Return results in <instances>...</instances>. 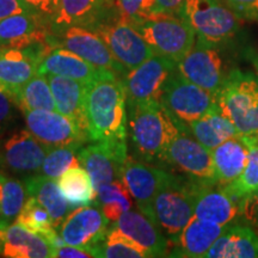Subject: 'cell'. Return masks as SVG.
I'll return each mask as SVG.
<instances>
[{
  "instance_id": "cell-40",
  "label": "cell",
  "mask_w": 258,
  "mask_h": 258,
  "mask_svg": "<svg viewBox=\"0 0 258 258\" xmlns=\"http://www.w3.org/2000/svg\"><path fill=\"white\" fill-rule=\"evenodd\" d=\"M238 17L258 22V0H222Z\"/></svg>"
},
{
  "instance_id": "cell-41",
  "label": "cell",
  "mask_w": 258,
  "mask_h": 258,
  "mask_svg": "<svg viewBox=\"0 0 258 258\" xmlns=\"http://www.w3.org/2000/svg\"><path fill=\"white\" fill-rule=\"evenodd\" d=\"M240 217L247 226L258 228V189L243 200L240 206Z\"/></svg>"
},
{
  "instance_id": "cell-17",
  "label": "cell",
  "mask_w": 258,
  "mask_h": 258,
  "mask_svg": "<svg viewBox=\"0 0 258 258\" xmlns=\"http://www.w3.org/2000/svg\"><path fill=\"white\" fill-rule=\"evenodd\" d=\"M170 173L127 158L122 166V180L137 203L138 209L153 219V202ZM154 220V219H153Z\"/></svg>"
},
{
  "instance_id": "cell-5",
  "label": "cell",
  "mask_w": 258,
  "mask_h": 258,
  "mask_svg": "<svg viewBox=\"0 0 258 258\" xmlns=\"http://www.w3.org/2000/svg\"><path fill=\"white\" fill-rule=\"evenodd\" d=\"M131 24L143 35L154 54L169 57L175 62H179L196 42L195 31L180 16L159 12Z\"/></svg>"
},
{
  "instance_id": "cell-36",
  "label": "cell",
  "mask_w": 258,
  "mask_h": 258,
  "mask_svg": "<svg viewBox=\"0 0 258 258\" xmlns=\"http://www.w3.org/2000/svg\"><path fill=\"white\" fill-rule=\"evenodd\" d=\"M27 192L22 182L0 175V220L10 222L18 217L27 202Z\"/></svg>"
},
{
  "instance_id": "cell-49",
  "label": "cell",
  "mask_w": 258,
  "mask_h": 258,
  "mask_svg": "<svg viewBox=\"0 0 258 258\" xmlns=\"http://www.w3.org/2000/svg\"><path fill=\"white\" fill-rule=\"evenodd\" d=\"M109 2H112V3H115V0H109Z\"/></svg>"
},
{
  "instance_id": "cell-12",
  "label": "cell",
  "mask_w": 258,
  "mask_h": 258,
  "mask_svg": "<svg viewBox=\"0 0 258 258\" xmlns=\"http://www.w3.org/2000/svg\"><path fill=\"white\" fill-rule=\"evenodd\" d=\"M177 70L184 78L213 95H217L222 88L228 74L218 47L209 46L199 40H196L189 53L177 62Z\"/></svg>"
},
{
  "instance_id": "cell-33",
  "label": "cell",
  "mask_w": 258,
  "mask_h": 258,
  "mask_svg": "<svg viewBox=\"0 0 258 258\" xmlns=\"http://www.w3.org/2000/svg\"><path fill=\"white\" fill-rule=\"evenodd\" d=\"M96 203L104 217L114 224L125 212L132 209V195L122 179L114 180L97 189Z\"/></svg>"
},
{
  "instance_id": "cell-43",
  "label": "cell",
  "mask_w": 258,
  "mask_h": 258,
  "mask_svg": "<svg viewBox=\"0 0 258 258\" xmlns=\"http://www.w3.org/2000/svg\"><path fill=\"white\" fill-rule=\"evenodd\" d=\"M24 2L32 12L46 18L49 23L56 14L57 5H59V0H24Z\"/></svg>"
},
{
  "instance_id": "cell-35",
  "label": "cell",
  "mask_w": 258,
  "mask_h": 258,
  "mask_svg": "<svg viewBox=\"0 0 258 258\" xmlns=\"http://www.w3.org/2000/svg\"><path fill=\"white\" fill-rule=\"evenodd\" d=\"M98 257L103 258H146L151 257L146 250L143 249L131 238L112 226L105 239L97 246Z\"/></svg>"
},
{
  "instance_id": "cell-46",
  "label": "cell",
  "mask_w": 258,
  "mask_h": 258,
  "mask_svg": "<svg viewBox=\"0 0 258 258\" xmlns=\"http://www.w3.org/2000/svg\"><path fill=\"white\" fill-rule=\"evenodd\" d=\"M158 14H169L180 16L184 0H156Z\"/></svg>"
},
{
  "instance_id": "cell-3",
  "label": "cell",
  "mask_w": 258,
  "mask_h": 258,
  "mask_svg": "<svg viewBox=\"0 0 258 258\" xmlns=\"http://www.w3.org/2000/svg\"><path fill=\"white\" fill-rule=\"evenodd\" d=\"M222 114L245 141H258V78L254 74L233 70L217 93Z\"/></svg>"
},
{
  "instance_id": "cell-48",
  "label": "cell",
  "mask_w": 258,
  "mask_h": 258,
  "mask_svg": "<svg viewBox=\"0 0 258 258\" xmlns=\"http://www.w3.org/2000/svg\"><path fill=\"white\" fill-rule=\"evenodd\" d=\"M245 141V140H244ZM250 143H256L258 145V141H250ZM257 161H258V152H257Z\"/></svg>"
},
{
  "instance_id": "cell-21",
  "label": "cell",
  "mask_w": 258,
  "mask_h": 258,
  "mask_svg": "<svg viewBox=\"0 0 258 258\" xmlns=\"http://www.w3.org/2000/svg\"><path fill=\"white\" fill-rule=\"evenodd\" d=\"M122 233L131 238L150 253L151 257L166 256L170 241L165 237L156 221L144 212H125L117 221L111 224Z\"/></svg>"
},
{
  "instance_id": "cell-39",
  "label": "cell",
  "mask_w": 258,
  "mask_h": 258,
  "mask_svg": "<svg viewBox=\"0 0 258 258\" xmlns=\"http://www.w3.org/2000/svg\"><path fill=\"white\" fill-rule=\"evenodd\" d=\"M121 18L129 23L152 17L157 12L156 0H115Z\"/></svg>"
},
{
  "instance_id": "cell-42",
  "label": "cell",
  "mask_w": 258,
  "mask_h": 258,
  "mask_svg": "<svg viewBox=\"0 0 258 258\" xmlns=\"http://www.w3.org/2000/svg\"><path fill=\"white\" fill-rule=\"evenodd\" d=\"M53 257L61 258H91L98 257V251L96 247H82L64 244L62 246L55 247L53 250Z\"/></svg>"
},
{
  "instance_id": "cell-1",
  "label": "cell",
  "mask_w": 258,
  "mask_h": 258,
  "mask_svg": "<svg viewBox=\"0 0 258 258\" xmlns=\"http://www.w3.org/2000/svg\"><path fill=\"white\" fill-rule=\"evenodd\" d=\"M127 92L117 74L109 72L86 84L85 110L89 139L127 144Z\"/></svg>"
},
{
  "instance_id": "cell-47",
  "label": "cell",
  "mask_w": 258,
  "mask_h": 258,
  "mask_svg": "<svg viewBox=\"0 0 258 258\" xmlns=\"http://www.w3.org/2000/svg\"><path fill=\"white\" fill-rule=\"evenodd\" d=\"M254 66H256V69H257V73H258V56H257V59L254 60Z\"/></svg>"
},
{
  "instance_id": "cell-2",
  "label": "cell",
  "mask_w": 258,
  "mask_h": 258,
  "mask_svg": "<svg viewBox=\"0 0 258 258\" xmlns=\"http://www.w3.org/2000/svg\"><path fill=\"white\" fill-rule=\"evenodd\" d=\"M129 105V127L135 150L145 161H165L171 143L184 128L161 103Z\"/></svg>"
},
{
  "instance_id": "cell-31",
  "label": "cell",
  "mask_w": 258,
  "mask_h": 258,
  "mask_svg": "<svg viewBox=\"0 0 258 258\" xmlns=\"http://www.w3.org/2000/svg\"><path fill=\"white\" fill-rule=\"evenodd\" d=\"M61 191L74 208L90 206L96 202V189L85 167L77 166L67 170L57 178Z\"/></svg>"
},
{
  "instance_id": "cell-7",
  "label": "cell",
  "mask_w": 258,
  "mask_h": 258,
  "mask_svg": "<svg viewBox=\"0 0 258 258\" xmlns=\"http://www.w3.org/2000/svg\"><path fill=\"white\" fill-rule=\"evenodd\" d=\"M160 103L186 129L217 105V96L184 78L177 70L167 82Z\"/></svg>"
},
{
  "instance_id": "cell-27",
  "label": "cell",
  "mask_w": 258,
  "mask_h": 258,
  "mask_svg": "<svg viewBox=\"0 0 258 258\" xmlns=\"http://www.w3.org/2000/svg\"><path fill=\"white\" fill-rule=\"evenodd\" d=\"M207 258L258 257V235L247 225H227L206 254Z\"/></svg>"
},
{
  "instance_id": "cell-24",
  "label": "cell",
  "mask_w": 258,
  "mask_h": 258,
  "mask_svg": "<svg viewBox=\"0 0 258 258\" xmlns=\"http://www.w3.org/2000/svg\"><path fill=\"white\" fill-rule=\"evenodd\" d=\"M109 0H59L50 28L83 27L92 29L111 17Z\"/></svg>"
},
{
  "instance_id": "cell-37",
  "label": "cell",
  "mask_w": 258,
  "mask_h": 258,
  "mask_svg": "<svg viewBox=\"0 0 258 258\" xmlns=\"http://www.w3.org/2000/svg\"><path fill=\"white\" fill-rule=\"evenodd\" d=\"M16 221L35 233L44 235L48 240L57 233L56 226L49 212L31 196L25 202L21 213L16 218Z\"/></svg>"
},
{
  "instance_id": "cell-29",
  "label": "cell",
  "mask_w": 258,
  "mask_h": 258,
  "mask_svg": "<svg viewBox=\"0 0 258 258\" xmlns=\"http://www.w3.org/2000/svg\"><path fill=\"white\" fill-rule=\"evenodd\" d=\"M25 188L31 198L36 199L49 212L56 228L60 227L67 215L74 209L64 198L55 179L43 175L34 176L25 180Z\"/></svg>"
},
{
  "instance_id": "cell-32",
  "label": "cell",
  "mask_w": 258,
  "mask_h": 258,
  "mask_svg": "<svg viewBox=\"0 0 258 258\" xmlns=\"http://www.w3.org/2000/svg\"><path fill=\"white\" fill-rule=\"evenodd\" d=\"M14 101L21 110H56L47 76L37 73L22 86Z\"/></svg>"
},
{
  "instance_id": "cell-45",
  "label": "cell",
  "mask_w": 258,
  "mask_h": 258,
  "mask_svg": "<svg viewBox=\"0 0 258 258\" xmlns=\"http://www.w3.org/2000/svg\"><path fill=\"white\" fill-rule=\"evenodd\" d=\"M12 101L14 99L0 89V132L4 131V128L8 127L12 120V115H14Z\"/></svg>"
},
{
  "instance_id": "cell-26",
  "label": "cell",
  "mask_w": 258,
  "mask_h": 258,
  "mask_svg": "<svg viewBox=\"0 0 258 258\" xmlns=\"http://www.w3.org/2000/svg\"><path fill=\"white\" fill-rule=\"evenodd\" d=\"M226 226L196 218L194 215L175 243L176 249L171 256L177 257H206V254L222 234Z\"/></svg>"
},
{
  "instance_id": "cell-25",
  "label": "cell",
  "mask_w": 258,
  "mask_h": 258,
  "mask_svg": "<svg viewBox=\"0 0 258 258\" xmlns=\"http://www.w3.org/2000/svg\"><path fill=\"white\" fill-rule=\"evenodd\" d=\"M47 78L55 101L56 111L70 117L88 134L84 110L86 84L56 74H47Z\"/></svg>"
},
{
  "instance_id": "cell-14",
  "label": "cell",
  "mask_w": 258,
  "mask_h": 258,
  "mask_svg": "<svg viewBox=\"0 0 258 258\" xmlns=\"http://www.w3.org/2000/svg\"><path fill=\"white\" fill-rule=\"evenodd\" d=\"M28 131L48 147L83 145L89 137L76 122L56 110H22Z\"/></svg>"
},
{
  "instance_id": "cell-20",
  "label": "cell",
  "mask_w": 258,
  "mask_h": 258,
  "mask_svg": "<svg viewBox=\"0 0 258 258\" xmlns=\"http://www.w3.org/2000/svg\"><path fill=\"white\" fill-rule=\"evenodd\" d=\"M240 206L220 185L194 183V215L196 218L227 226L240 215Z\"/></svg>"
},
{
  "instance_id": "cell-9",
  "label": "cell",
  "mask_w": 258,
  "mask_h": 258,
  "mask_svg": "<svg viewBox=\"0 0 258 258\" xmlns=\"http://www.w3.org/2000/svg\"><path fill=\"white\" fill-rule=\"evenodd\" d=\"M176 71L177 62L158 54L129 70L123 80L128 104L160 103L166 84Z\"/></svg>"
},
{
  "instance_id": "cell-16",
  "label": "cell",
  "mask_w": 258,
  "mask_h": 258,
  "mask_svg": "<svg viewBox=\"0 0 258 258\" xmlns=\"http://www.w3.org/2000/svg\"><path fill=\"white\" fill-rule=\"evenodd\" d=\"M109 224L101 208L84 206L67 215L59 227L60 235L69 245L96 247L105 239Z\"/></svg>"
},
{
  "instance_id": "cell-19",
  "label": "cell",
  "mask_w": 258,
  "mask_h": 258,
  "mask_svg": "<svg viewBox=\"0 0 258 258\" xmlns=\"http://www.w3.org/2000/svg\"><path fill=\"white\" fill-rule=\"evenodd\" d=\"M53 245L44 235L18 224L0 220V256L8 258L53 257Z\"/></svg>"
},
{
  "instance_id": "cell-38",
  "label": "cell",
  "mask_w": 258,
  "mask_h": 258,
  "mask_svg": "<svg viewBox=\"0 0 258 258\" xmlns=\"http://www.w3.org/2000/svg\"><path fill=\"white\" fill-rule=\"evenodd\" d=\"M245 143L250 148V157L244 171L233 182L226 185H220L234 201L239 202L240 205L249 194L258 189V145L256 143H250V141H245Z\"/></svg>"
},
{
  "instance_id": "cell-8",
  "label": "cell",
  "mask_w": 258,
  "mask_h": 258,
  "mask_svg": "<svg viewBox=\"0 0 258 258\" xmlns=\"http://www.w3.org/2000/svg\"><path fill=\"white\" fill-rule=\"evenodd\" d=\"M110 49L111 54L124 70H133L154 55L143 35L129 22L117 16H111L92 29Z\"/></svg>"
},
{
  "instance_id": "cell-15",
  "label": "cell",
  "mask_w": 258,
  "mask_h": 258,
  "mask_svg": "<svg viewBox=\"0 0 258 258\" xmlns=\"http://www.w3.org/2000/svg\"><path fill=\"white\" fill-rule=\"evenodd\" d=\"M79 160L91 177L95 189L122 179V166L127 159V144L96 141L80 148Z\"/></svg>"
},
{
  "instance_id": "cell-22",
  "label": "cell",
  "mask_w": 258,
  "mask_h": 258,
  "mask_svg": "<svg viewBox=\"0 0 258 258\" xmlns=\"http://www.w3.org/2000/svg\"><path fill=\"white\" fill-rule=\"evenodd\" d=\"M110 71H105L93 66L78 54L66 48L50 46L38 63V73L56 74L69 77L78 82L89 84Z\"/></svg>"
},
{
  "instance_id": "cell-18",
  "label": "cell",
  "mask_w": 258,
  "mask_h": 258,
  "mask_svg": "<svg viewBox=\"0 0 258 258\" xmlns=\"http://www.w3.org/2000/svg\"><path fill=\"white\" fill-rule=\"evenodd\" d=\"M50 23L35 12L14 15L0 22V47L25 48L49 43Z\"/></svg>"
},
{
  "instance_id": "cell-30",
  "label": "cell",
  "mask_w": 258,
  "mask_h": 258,
  "mask_svg": "<svg viewBox=\"0 0 258 258\" xmlns=\"http://www.w3.org/2000/svg\"><path fill=\"white\" fill-rule=\"evenodd\" d=\"M192 137L208 150L213 151L228 139L238 135L233 123L222 114L218 104L188 127Z\"/></svg>"
},
{
  "instance_id": "cell-4",
  "label": "cell",
  "mask_w": 258,
  "mask_h": 258,
  "mask_svg": "<svg viewBox=\"0 0 258 258\" xmlns=\"http://www.w3.org/2000/svg\"><path fill=\"white\" fill-rule=\"evenodd\" d=\"M180 17L199 41L218 48L235 36L241 19L222 0H184Z\"/></svg>"
},
{
  "instance_id": "cell-11",
  "label": "cell",
  "mask_w": 258,
  "mask_h": 258,
  "mask_svg": "<svg viewBox=\"0 0 258 258\" xmlns=\"http://www.w3.org/2000/svg\"><path fill=\"white\" fill-rule=\"evenodd\" d=\"M165 161L178 169L195 184H218L212 151L195 138L189 137L186 129L180 132L171 143Z\"/></svg>"
},
{
  "instance_id": "cell-23",
  "label": "cell",
  "mask_w": 258,
  "mask_h": 258,
  "mask_svg": "<svg viewBox=\"0 0 258 258\" xmlns=\"http://www.w3.org/2000/svg\"><path fill=\"white\" fill-rule=\"evenodd\" d=\"M50 147L42 144L29 131H18L4 144V161L10 170L17 173H32L41 170Z\"/></svg>"
},
{
  "instance_id": "cell-44",
  "label": "cell",
  "mask_w": 258,
  "mask_h": 258,
  "mask_svg": "<svg viewBox=\"0 0 258 258\" xmlns=\"http://www.w3.org/2000/svg\"><path fill=\"white\" fill-rule=\"evenodd\" d=\"M24 12H32L24 0H0V22Z\"/></svg>"
},
{
  "instance_id": "cell-34",
  "label": "cell",
  "mask_w": 258,
  "mask_h": 258,
  "mask_svg": "<svg viewBox=\"0 0 258 258\" xmlns=\"http://www.w3.org/2000/svg\"><path fill=\"white\" fill-rule=\"evenodd\" d=\"M82 145L71 144L63 146L50 147L41 166V173L48 178L57 179L72 167L82 166L79 151Z\"/></svg>"
},
{
  "instance_id": "cell-10",
  "label": "cell",
  "mask_w": 258,
  "mask_h": 258,
  "mask_svg": "<svg viewBox=\"0 0 258 258\" xmlns=\"http://www.w3.org/2000/svg\"><path fill=\"white\" fill-rule=\"evenodd\" d=\"M48 42L51 46L66 48L78 54L98 69L117 74L124 69L116 61L102 37L91 29L83 27L50 28Z\"/></svg>"
},
{
  "instance_id": "cell-28",
  "label": "cell",
  "mask_w": 258,
  "mask_h": 258,
  "mask_svg": "<svg viewBox=\"0 0 258 258\" xmlns=\"http://www.w3.org/2000/svg\"><path fill=\"white\" fill-rule=\"evenodd\" d=\"M218 185H226L240 176L250 157V148L239 135L228 139L212 151Z\"/></svg>"
},
{
  "instance_id": "cell-13",
  "label": "cell",
  "mask_w": 258,
  "mask_h": 258,
  "mask_svg": "<svg viewBox=\"0 0 258 258\" xmlns=\"http://www.w3.org/2000/svg\"><path fill=\"white\" fill-rule=\"evenodd\" d=\"M50 44L25 48L0 47V89L15 99L28 80L38 73V63Z\"/></svg>"
},
{
  "instance_id": "cell-6",
  "label": "cell",
  "mask_w": 258,
  "mask_h": 258,
  "mask_svg": "<svg viewBox=\"0 0 258 258\" xmlns=\"http://www.w3.org/2000/svg\"><path fill=\"white\" fill-rule=\"evenodd\" d=\"M152 213L161 232L175 245L180 232L194 217V183L170 173L156 196Z\"/></svg>"
}]
</instances>
